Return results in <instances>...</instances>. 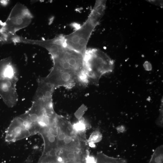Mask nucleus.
Instances as JSON below:
<instances>
[{"instance_id": "423d86ee", "label": "nucleus", "mask_w": 163, "mask_h": 163, "mask_svg": "<svg viewBox=\"0 0 163 163\" xmlns=\"http://www.w3.org/2000/svg\"><path fill=\"white\" fill-rule=\"evenodd\" d=\"M42 78L55 89L61 86L71 89L77 82H79L78 78L73 75L52 69L46 77Z\"/></svg>"}, {"instance_id": "9b49d317", "label": "nucleus", "mask_w": 163, "mask_h": 163, "mask_svg": "<svg viewBox=\"0 0 163 163\" xmlns=\"http://www.w3.org/2000/svg\"><path fill=\"white\" fill-rule=\"evenodd\" d=\"M102 139V135L98 131H94L89 138L88 142L89 143L94 144L100 141Z\"/></svg>"}, {"instance_id": "2eb2a0df", "label": "nucleus", "mask_w": 163, "mask_h": 163, "mask_svg": "<svg viewBox=\"0 0 163 163\" xmlns=\"http://www.w3.org/2000/svg\"><path fill=\"white\" fill-rule=\"evenodd\" d=\"M144 67L145 69H149L151 68V64L148 62H145L144 64Z\"/></svg>"}, {"instance_id": "1a4fd4ad", "label": "nucleus", "mask_w": 163, "mask_h": 163, "mask_svg": "<svg viewBox=\"0 0 163 163\" xmlns=\"http://www.w3.org/2000/svg\"><path fill=\"white\" fill-rule=\"evenodd\" d=\"M72 126L75 133L79 136L86 130L88 125L82 117L78 119V121L72 125Z\"/></svg>"}, {"instance_id": "7ed1b4c3", "label": "nucleus", "mask_w": 163, "mask_h": 163, "mask_svg": "<svg viewBox=\"0 0 163 163\" xmlns=\"http://www.w3.org/2000/svg\"><path fill=\"white\" fill-rule=\"evenodd\" d=\"M86 74L89 83L96 82L103 75L112 72L114 62L106 53L97 48L86 50L84 56Z\"/></svg>"}, {"instance_id": "f03ea898", "label": "nucleus", "mask_w": 163, "mask_h": 163, "mask_svg": "<svg viewBox=\"0 0 163 163\" xmlns=\"http://www.w3.org/2000/svg\"><path fill=\"white\" fill-rule=\"evenodd\" d=\"M106 0H96L88 17L81 26L69 34L64 35L66 46L84 56L90 36L104 14Z\"/></svg>"}, {"instance_id": "6e6552de", "label": "nucleus", "mask_w": 163, "mask_h": 163, "mask_svg": "<svg viewBox=\"0 0 163 163\" xmlns=\"http://www.w3.org/2000/svg\"><path fill=\"white\" fill-rule=\"evenodd\" d=\"M58 127L56 120L49 126L40 128L38 133L42 136L44 143L42 155H44L52 150L58 149Z\"/></svg>"}, {"instance_id": "9d476101", "label": "nucleus", "mask_w": 163, "mask_h": 163, "mask_svg": "<svg viewBox=\"0 0 163 163\" xmlns=\"http://www.w3.org/2000/svg\"><path fill=\"white\" fill-rule=\"evenodd\" d=\"M96 160V163H115V161L113 159L102 153L97 154Z\"/></svg>"}, {"instance_id": "ddd939ff", "label": "nucleus", "mask_w": 163, "mask_h": 163, "mask_svg": "<svg viewBox=\"0 0 163 163\" xmlns=\"http://www.w3.org/2000/svg\"><path fill=\"white\" fill-rule=\"evenodd\" d=\"M84 109L85 108L84 107H80L76 112L75 116L78 119L82 117V114L84 113L85 111Z\"/></svg>"}, {"instance_id": "39448f33", "label": "nucleus", "mask_w": 163, "mask_h": 163, "mask_svg": "<svg viewBox=\"0 0 163 163\" xmlns=\"http://www.w3.org/2000/svg\"><path fill=\"white\" fill-rule=\"evenodd\" d=\"M58 149L84 150L82 140L74 131L72 125L67 119L61 116L57 122Z\"/></svg>"}, {"instance_id": "20e7f679", "label": "nucleus", "mask_w": 163, "mask_h": 163, "mask_svg": "<svg viewBox=\"0 0 163 163\" xmlns=\"http://www.w3.org/2000/svg\"><path fill=\"white\" fill-rule=\"evenodd\" d=\"M32 18L33 15L26 6L17 3L0 29L3 42H10L12 38L16 35V32L28 26Z\"/></svg>"}, {"instance_id": "f257e3e1", "label": "nucleus", "mask_w": 163, "mask_h": 163, "mask_svg": "<svg viewBox=\"0 0 163 163\" xmlns=\"http://www.w3.org/2000/svg\"><path fill=\"white\" fill-rule=\"evenodd\" d=\"M38 45L46 49L51 55L53 63L52 70L73 75L82 84L89 83L85 72L84 56L66 46L64 35L40 40Z\"/></svg>"}, {"instance_id": "4468645a", "label": "nucleus", "mask_w": 163, "mask_h": 163, "mask_svg": "<svg viewBox=\"0 0 163 163\" xmlns=\"http://www.w3.org/2000/svg\"><path fill=\"white\" fill-rule=\"evenodd\" d=\"M150 2L152 4H154L155 5L159 6L161 7V8H162L163 3L162 1H157V0H149Z\"/></svg>"}, {"instance_id": "0eeeda50", "label": "nucleus", "mask_w": 163, "mask_h": 163, "mask_svg": "<svg viewBox=\"0 0 163 163\" xmlns=\"http://www.w3.org/2000/svg\"><path fill=\"white\" fill-rule=\"evenodd\" d=\"M30 136L19 116L14 118L11 121L6 131L5 140L6 142L11 143Z\"/></svg>"}, {"instance_id": "f8f14e48", "label": "nucleus", "mask_w": 163, "mask_h": 163, "mask_svg": "<svg viewBox=\"0 0 163 163\" xmlns=\"http://www.w3.org/2000/svg\"><path fill=\"white\" fill-rule=\"evenodd\" d=\"M85 163H96L94 158L88 154L85 158Z\"/></svg>"}]
</instances>
